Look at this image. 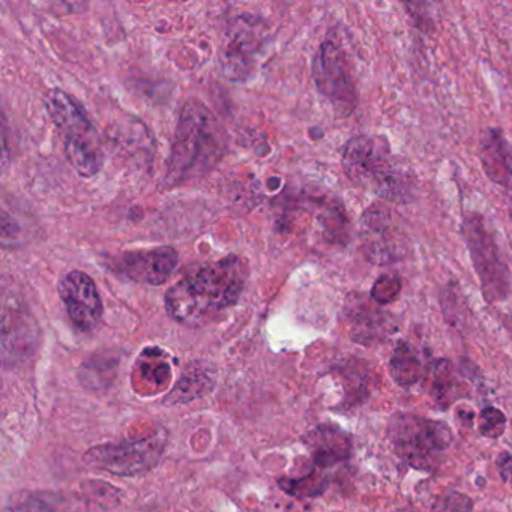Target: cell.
I'll return each mask as SVG.
<instances>
[{"label":"cell","instance_id":"cell-1","mask_svg":"<svg viewBox=\"0 0 512 512\" xmlns=\"http://www.w3.org/2000/svg\"><path fill=\"white\" fill-rule=\"evenodd\" d=\"M247 275V263L238 256L208 263L170 287L167 314L190 328L209 325L239 301Z\"/></svg>","mask_w":512,"mask_h":512},{"label":"cell","instance_id":"cell-2","mask_svg":"<svg viewBox=\"0 0 512 512\" xmlns=\"http://www.w3.org/2000/svg\"><path fill=\"white\" fill-rule=\"evenodd\" d=\"M343 169L355 184L373 191L386 202L403 205L415 199V173L403 158L391 154L385 137L350 139L344 146Z\"/></svg>","mask_w":512,"mask_h":512},{"label":"cell","instance_id":"cell-3","mask_svg":"<svg viewBox=\"0 0 512 512\" xmlns=\"http://www.w3.org/2000/svg\"><path fill=\"white\" fill-rule=\"evenodd\" d=\"M226 134L214 113L199 100H188L179 115L167 181L182 184L200 178L226 152Z\"/></svg>","mask_w":512,"mask_h":512},{"label":"cell","instance_id":"cell-4","mask_svg":"<svg viewBox=\"0 0 512 512\" xmlns=\"http://www.w3.org/2000/svg\"><path fill=\"white\" fill-rule=\"evenodd\" d=\"M46 107L73 169L83 178L97 175L104 164L103 145L85 110L61 89L47 92Z\"/></svg>","mask_w":512,"mask_h":512},{"label":"cell","instance_id":"cell-5","mask_svg":"<svg viewBox=\"0 0 512 512\" xmlns=\"http://www.w3.org/2000/svg\"><path fill=\"white\" fill-rule=\"evenodd\" d=\"M386 433L394 454L407 466L424 472L439 467L454 439L446 422L413 413H395Z\"/></svg>","mask_w":512,"mask_h":512},{"label":"cell","instance_id":"cell-6","mask_svg":"<svg viewBox=\"0 0 512 512\" xmlns=\"http://www.w3.org/2000/svg\"><path fill=\"white\" fill-rule=\"evenodd\" d=\"M461 235L469 250L484 298L491 304L505 301L511 289V274L485 218L476 212L464 214Z\"/></svg>","mask_w":512,"mask_h":512},{"label":"cell","instance_id":"cell-7","mask_svg":"<svg viewBox=\"0 0 512 512\" xmlns=\"http://www.w3.org/2000/svg\"><path fill=\"white\" fill-rule=\"evenodd\" d=\"M166 430L155 431L139 440H122L94 446L85 455L88 466L116 476H139L151 472L167 446Z\"/></svg>","mask_w":512,"mask_h":512},{"label":"cell","instance_id":"cell-8","mask_svg":"<svg viewBox=\"0 0 512 512\" xmlns=\"http://www.w3.org/2000/svg\"><path fill=\"white\" fill-rule=\"evenodd\" d=\"M313 79L317 91L331 103L337 118H349L356 109L355 83L343 50L326 40L313 61Z\"/></svg>","mask_w":512,"mask_h":512},{"label":"cell","instance_id":"cell-9","mask_svg":"<svg viewBox=\"0 0 512 512\" xmlns=\"http://www.w3.org/2000/svg\"><path fill=\"white\" fill-rule=\"evenodd\" d=\"M361 241L365 257L373 265H392L409 254L406 235L395 224L391 209L383 203H374L362 214Z\"/></svg>","mask_w":512,"mask_h":512},{"label":"cell","instance_id":"cell-10","mask_svg":"<svg viewBox=\"0 0 512 512\" xmlns=\"http://www.w3.org/2000/svg\"><path fill=\"white\" fill-rule=\"evenodd\" d=\"M344 317L349 323L350 338L355 343L371 346L388 340L398 331L397 322L388 311L364 293H350L344 302Z\"/></svg>","mask_w":512,"mask_h":512},{"label":"cell","instance_id":"cell-11","mask_svg":"<svg viewBox=\"0 0 512 512\" xmlns=\"http://www.w3.org/2000/svg\"><path fill=\"white\" fill-rule=\"evenodd\" d=\"M59 295L76 328L89 332L100 326L104 307L92 277L82 271L68 272L59 283Z\"/></svg>","mask_w":512,"mask_h":512},{"label":"cell","instance_id":"cell-12","mask_svg":"<svg viewBox=\"0 0 512 512\" xmlns=\"http://www.w3.org/2000/svg\"><path fill=\"white\" fill-rule=\"evenodd\" d=\"M179 265V254L172 247H157L151 250L128 251L118 260L122 275L136 283L161 286Z\"/></svg>","mask_w":512,"mask_h":512},{"label":"cell","instance_id":"cell-13","mask_svg":"<svg viewBox=\"0 0 512 512\" xmlns=\"http://www.w3.org/2000/svg\"><path fill=\"white\" fill-rule=\"evenodd\" d=\"M314 463L322 469L337 466L353 454V440L337 425H317L304 437Z\"/></svg>","mask_w":512,"mask_h":512},{"label":"cell","instance_id":"cell-14","mask_svg":"<svg viewBox=\"0 0 512 512\" xmlns=\"http://www.w3.org/2000/svg\"><path fill=\"white\" fill-rule=\"evenodd\" d=\"M479 160L485 175L500 187L512 188V146L500 128H485L479 137Z\"/></svg>","mask_w":512,"mask_h":512},{"label":"cell","instance_id":"cell-15","mask_svg":"<svg viewBox=\"0 0 512 512\" xmlns=\"http://www.w3.org/2000/svg\"><path fill=\"white\" fill-rule=\"evenodd\" d=\"M425 373L427 370L419 358L418 350L407 341H400L389 359V374L394 382L401 388L409 389L421 382Z\"/></svg>","mask_w":512,"mask_h":512},{"label":"cell","instance_id":"cell-16","mask_svg":"<svg viewBox=\"0 0 512 512\" xmlns=\"http://www.w3.org/2000/svg\"><path fill=\"white\" fill-rule=\"evenodd\" d=\"M4 512H82L71 500L53 493H22L11 497Z\"/></svg>","mask_w":512,"mask_h":512},{"label":"cell","instance_id":"cell-17","mask_svg":"<svg viewBox=\"0 0 512 512\" xmlns=\"http://www.w3.org/2000/svg\"><path fill=\"white\" fill-rule=\"evenodd\" d=\"M433 373V397L437 404H451L452 401L463 397V389L458 386L457 377L454 374V367L448 359H437L433 364L428 365Z\"/></svg>","mask_w":512,"mask_h":512},{"label":"cell","instance_id":"cell-18","mask_svg":"<svg viewBox=\"0 0 512 512\" xmlns=\"http://www.w3.org/2000/svg\"><path fill=\"white\" fill-rule=\"evenodd\" d=\"M212 386H214V380L206 371L190 368L182 377L181 382L173 389L170 400L188 401L191 398L194 400V398L202 397L203 394L211 391Z\"/></svg>","mask_w":512,"mask_h":512},{"label":"cell","instance_id":"cell-19","mask_svg":"<svg viewBox=\"0 0 512 512\" xmlns=\"http://www.w3.org/2000/svg\"><path fill=\"white\" fill-rule=\"evenodd\" d=\"M440 304H442L443 314L451 325L463 326L464 314L467 313L466 302L461 295L460 287L454 281H449L443 287L440 293Z\"/></svg>","mask_w":512,"mask_h":512},{"label":"cell","instance_id":"cell-20","mask_svg":"<svg viewBox=\"0 0 512 512\" xmlns=\"http://www.w3.org/2000/svg\"><path fill=\"white\" fill-rule=\"evenodd\" d=\"M506 424H508V419H506L505 413L491 406L481 410L478 415V422H476L479 434L493 440L503 436Z\"/></svg>","mask_w":512,"mask_h":512},{"label":"cell","instance_id":"cell-21","mask_svg":"<svg viewBox=\"0 0 512 512\" xmlns=\"http://www.w3.org/2000/svg\"><path fill=\"white\" fill-rule=\"evenodd\" d=\"M403 283L397 275H382L379 280L374 283L370 296L379 305H388L395 302L400 296Z\"/></svg>","mask_w":512,"mask_h":512},{"label":"cell","instance_id":"cell-22","mask_svg":"<svg viewBox=\"0 0 512 512\" xmlns=\"http://www.w3.org/2000/svg\"><path fill=\"white\" fill-rule=\"evenodd\" d=\"M473 500L467 494L448 491L434 502L431 512H472Z\"/></svg>","mask_w":512,"mask_h":512},{"label":"cell","instance_id":"cell-23","mask_svg":"<svg viewBox=\"0 0 512 512\" xmlns=\"http://www.w3.org/2000/svg\"><path fill=\"white\" fill-rule=\"evenodd\" d=\"M314 475L316 473H313V476H307V478L296 479V481L287 479L286 482H281V485H284V490L293 494V496H317L325 488V482L317 481Z\"/></svg>","mask_w":512,"mask_h":512},{"label":"cell","instance_id":"cell-24","mask_svg":"<svg viewBox=\"0 0 512 512\" xmlns=\"http://www.w3.org/2000/svg\"><path fill=\"white\" fill-rule=\"evenodd\" d=\"M496 466L503 481L512 488V455L508 452H500L496 458Z\"/></svg>","mask_w":512,"mask_h":512},{"label":"cell","instance_id":"cell-25","mask_svg":"<svg viewBox=\"0 0 512 512\" xmlns=\"http://www.w3.org/2000/svg\"><path fill=\"white\" fill-rule=\"evenodd\" d=\"M404 7L409 11L410 16L413 17V22L418 28H421L422 31H428V29L433 26V22H431L430 16H425L424 11H419L418 4H406Z\"/></svg>","mask_w":512,"mask_h":512},{"label":"cell","instance_id":"cell-26","mask_svg":"<svg viewBox=\"0 0 512 512\" xmlns=\"http://www.w3.org/2000/svg\"><path fill=\"white\" fill-rule=\"evenodd\" d=\"M508 214H509V218H511V221H512V194H509V199H508Z\"/></svg>","mask_w":512,"mask_h":512},{"label":"cell","instance_id":"cell-27","mask_svg":"<svg viewBox=\"0 0 512 512\" xmlns=\"http://www.w3.org/2000/svg\"><path fill=\"white\" fill-rule=\"evenodd\" d=\"M511 326H512V317H511Z\"/></svg>","mask_w":512,"mask_h":512}]
</instances>
